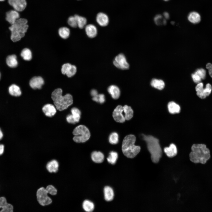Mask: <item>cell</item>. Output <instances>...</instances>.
Wrapping results in <instances>:
<instances>
[{
    "label": "cell",
    "mask_w": 212,
    "mask_h": 212,
    "mask_svg": "<svg viewBox=\"0 0 212 212\" xmlns=\"http://www.w3.org/2000/svg\"><path fill=\"white\" fill-rule=\"evenodd\" d=\"M107 91L112 97L114 99H117L120 96V90L119 88L116 85H110L108 87Z\"/></svg>",
    "instance_id": "ac0fdd59"
},
{
    "label": "cell",
    "mask_w": 212,
    "mask_h": 212,
    "mask_svg": "<svg viewBox=\"0 0 212 212\" xmlns=\"http://www.w3.org/2000/svg\"><path fill=\"white\" fill-rule=\"evenodd\" d=\"M189 156L190 160L195 163H206L211 157L210 151L204 144H193Z\"/></svg>",
    "instance_id": "6da1fadb"
},
{
    "label": "cell",
    "mask_w": 212,
    "mask_h": 212,
    "mask_svg": "<svg viewBox=\"0 0 212 212\" xmlns=\"http://www.w3.org/2000/svg\"><path fill=\"white\" fill-rule=\"evenodd\" d=\"M72 133L74 135L73 140L77 143L85 142L89 140L90 136L89 129L83 125L77 126L74 129Z\"/></svg>",
    "instance_id": "8992f818"
},
{
    "label": "cell",
    "mask_w": 212,
    "mask_h": 212,
    "mask_svg": "<svg viewBox=\"0 0 212 212\" xmlns=\"http://www.w3.org/2000/svg\"><path fill=\"white\" fill-rule=\"evenodd\" d=\"M44 80L41 77H34L30 80L29 85L33 89H40L42 85H44Z\"/></svg>",
    "instance_id": "5bb4252c"
},
{
    "label": "cell",
    "mask_w": 212,
    "mask_h": 212,
    "mask_svg": "<svg viewBox=\"0 0 212 212\" xmlns=\"http://www.w3.org/2000/svg\"><path fill=\"white\" fill-rule=\"evenodd\" d=\"M18 11L15 10H11L6 13V19L11 25L14 24L20 17Z\"/></svg>",
    "instance_id": "4fadbf2b"
},
{
    "label": "cell",
    "mask_w": 212,
    "mask_h": 212,
    "mask_svg": "<svg viewBox=\"0 0 212 212\" xmlns=\"http://www.w3.org/2000/svg\"><path fill=\"white\" fill-rule=\"evenodd\" d=\"M0 78H1V74H0Z\"/></svg>",
    "instance_id": "f5cc1de1"
},
{
    "label": "cell",
    "mask_w": 212,
    "mask_h": 212,
    "mask_svg": "<svg viewBox=\"0 0 212 212\" xmlns=\"http://www.w3.org/2000/svg\"><path fill=\"white\" fill-rule=\"evenodd\" d=\"M8 2L15 10L18 12L23 11L27 5L26 0H8Z\"/></svg>",
    "instance_id": "30bf717a"
},
{
    "label": "cell",
    "mask_w": 212,
    "mask_h": 212,
    "mask_svg": "<svg viewBox=\"0 0 212 212\" xmlns=\"http://www.w3.org/2000/svg\"><path fill=\"white\" fill-rule=\"evenodd\" d=\"M163 16H164L165 19H169V15L168 13L167 12H165L163 13Z\"/></svg>",
    "instance_id": "c3c4849f"
},
{
    "label": "cell",
    "mask_w": 212,
    "mask_h": 212,
    "mask_svg": "<svg viewBox=\"0 0 212 212\" xmlns=\"http://www.w3.org/2000/svg\"><path fill=\"white\" fill-rule=\"evenodd\" d=\"M59 166V163L57 160H52L47 163L46 165V168L49 173H55L58 171Z\"/></svg>",
    "instance_id": "e0dca14e"
},
{
    "label": "cell",
    "mask_w": 212,
    "mask_h": 212,
    "mask_svg": "<svg viewBox=\"0 0 212 212\" xmlns=\"http://www.w3.org/2000/svg\"><path fill=\"white\" fill-rule=\"evenodd\" d=\"M28 21L24 18H19L9 27L11 32V39L13 42L20 40L25 35L28 28Z\"/></svg>",
    "instance_id": "5b68a950"
},
{
    "label": "cell",
    "mask_w": 212,
    "mask_h": 212,
    "mask_svg": "<svg viewBox=\"0 0 212 212\" xmlns=\"http://www.w3.org/2000/svg\"><path fill=\"white\" fill-rule=\"evenodd\" d=\"M82 206L84 210L87 212H92L94 208V203L88 200H85L83 202Z\"/></svg>",
    "instance_id": "83f0119b"
},
{
    "label": "cell",
    "mask_w": 212,
    "mask_h": 212,
    "mask_svg": "<svg viewBox=\"0 0 212 212\" xmlns=\"http://www.w3.org/2000/svg\"><path fill=\"white\" fill-rule=\"evenodd\" d=\"M96 20L97 23L102 26H107L109 22L108 16L106 14L102 12H100L97 14Z\"/></svg>",
    "instance_id": "2e32d148"
},
{
    "label": "cell",
    "mask_w": 212,
    "mask_h": 212,
    "mask_svg": "<svg viewBox=\"0 0 212 212\" xmlns=\"http://www.w3.org/2000/svg\"><path fill=\"white\" fill-rule=\"evenodd\" d=\"M92 100L95 101L102 104L105 101V96L103 94H98L97 96L93 97Z\"/></svg>",
    "instance_id": "f35d334b"
},
{
    "label": "cell",
    "mask_w": 212,
    "mask_h": 212,
    "mask_svg": "<svg viewBox=\"0 0 212 212\" xmlns=\"http://www.w3.org/2000/svg\"><path fill=\"white\" fill-rule=\"evenodd\" d=\"M164 0V1H169V0Z\"/></svg>",
    "instance_id": "816d5d0a"
},
{
    "label": "cell",
    "mask_w": 212,
    "mask_h": 212,
    "mask_svg": "<svg viewBox=\"0 0 212 212\" xmlns=\"http://www.w3.org/2000/svg\"><path fill=\"white\" fill-rule=\"evenodd\" d=\"M205 87L203 84L200 82L197 84L195 87L197 96L201 99H204L208 96L212 91V87L210 83L207 84Z\"/></svg>",
    "instance_id": "ba28073f"
},
{
    "label": "cell",
    "mask_w": 212,
    "mask_h": 212,
    "mask_svg": "<svg viewBox=\"0 0 212 212\" xmlns=\"http://www.w3.org/2000/svg\"><path fill=\"white\" fill-rule=\"evenodd\" d=\"M123 111L125 113V118L127 120H129L132 118L133 115V111L130 106L125 105L123 107Z\"/></svg>",
    "instance_id": "f1b7e54d"
},
{
    "label": "cell",
    "mask_w": 212,
    "mask_h": 212,
    "mask_svg": "<svg viewBox=\"0 0 212 212\" xmlns=\"http://www.w3.org/2000/svg\"><path fill=\"white\" fill-rule=\"evenodd\" d=\"M3 136V134L1 129L0 128V140H1Z\"/></svg>",
    "instance_id": "681fc988"
},
{
    "label": "cell",
    "mask_w": 212,
    "mask_h": 212,
    "mask_svg": "<svg viewBox=\"0 0 212 212\" xmlns=\"http://www.w3.org/2000/svg\"><path fill=\"white\" fill-rule=\"evenodd\" d=\"M62 90L60 88L55 90L52 93L51 98L57 110L59 111L67 109L73 103L72 96L69 94L62 95Z\"/></svg>",
    "instance_id": "7a4b0ae2"
},
{
    "label": "cell",
    "mask_w": 212,
    "mask_h": 212,
    "mask_svg": "<svg viewBox=\"0 0 212 212\" xmlns=\"http://www.w3.org/2000/svg\"><path fill=\"white\" fill-rule=\"evenodd\" d=\"M136 140L135 136L132 134L126 136L123 140L122 151L123 154L128 158H134L140 151V147L135 145Z\"/></svg>",
    "instance_id": "277c9868"
},
{
    "label": "cell",
    "mask_w": 212,
    "mask_h": 212,
    "mask_svg": "<svg viewBox=\"0 0 212 212\" xmlns=\"http://www.w3.org/2000/svg\"><path fill=\"white\" fill-rule=\"evenodd\" d=\"M123 111V107L120 105L117 106L114 109L112 113V117L116 122L120 123L125 122V118L122 114Z\"/></svg>",
    "instance_id": "7c38bea8"
},
{
    "label": "cell",
    "mask_w": 212,
    "mask_h": 212,
    "mask_svg": "<svg viewBox=\"0 0 212 212\" xmlns=\"http://www.w3.org/2000/svg\"><path fill=\"white\" fill-rule=\"evenodd\" d=\"M164 150L167 156L169 158H172L175 156L177 153L176 146L173 143L170 144L169 147H165L164 148Z\"/></svg>",
    "instance_id": "ffe728a7"
},
{
    "label": "cell",
    "mask_w": 212,
    "mask_h": 212,
    "mask_svg": "<svg viewBox=\"0 0 212 212\" xmlns=\"http://www.w3.org/2000/svg\"><path fill=\"white\" fill-rule=\"evenodd\" d=\"M21 55L25 60L29 61L32 58V53L31 50L29 49L26 48L21 51Z\"/></svg>",
    "instance_id": "1f68e13d"
},
{
    "label": "cell",
    "mask_w": 212,
    "mask_h": 212,
    "mask_svg": "<svg viewBox=\"0 0 212 212\" xmlns=\"http://www.w3.org/2000/svg\"><path fill=\"white\" fill-rule=\"evenodd\" d=\"M168 107L169 112L172 114L178 113L180 111L179 105L173 101L168 103Z\"/></svg>",
    "instance_id": "cb8c5ba5"
},
{
    "label": "cell",
    "mask_w": 212,
    "mask_h": 212,
    "mask_svg": "<svg viewBox=\"0 0 212 212\" xmlns=\"http://www.w3.org/2000/svg\"><path fill=\"white\" fill-rule=\"evenodd\" d=\"M154 20L155 24L158 25L166 24L165 19L163 18L161 15H157L154 18Z\"/></svg>",
    "instance_id": "d590c367"
},
{
    "label": "cell",
    "mask_w": 212,
    "mask_h": 212,
    "mask_svg": "<svg viewBox=\"0 0 212 212\" xmlns=\"http://www.w3.org/2000/svg\"><path fill=\"white\" fill-rule=\"evenodd\" d=\"M45 189L48 193L52 196L56 195L57 193V189L52 185H49L47 186Z\"/></svg>",
    "instance_id": "ab89813d"
},
{
    "label": "cell",
    "mask_w": 212,
    "mask_h": 212,
    "mask_svg": "<svg viewBox=\"0 0 212 212\" xmlns=\"http://www.w3.org/2000/svg\"><path fill=\"white\" fill-rule=\"evenodd\" d=\"M91 158L94 162L100 163L103 161L104 156L103 153L100 151H94L91 153Z\"/></svg>",
    "instance_id": "44dd1931"
},
{
    "label": "cell",
    "mask_w": 212,
    "mask_h": 212,
    "mask_svg": "<svg viewBox=\"0 0 212 212\" xmlns=\"http://www.w3.org/2000/svg\"><path fill=\"white\" fill-rule=\"evenodd\" d=\"M68 24L71 27L75 28L77 26L76 18L75 16H71L69 17L67 20Z\"/></svg>",
    "instance_id": "8d00e7d4"
},
{
    "label": "cell",
    "mask_w": 212,
    "mask_h": 212,
    "mask_svg": "<svg viewBox=\"0 0 212 212\" xmlns=\"http://www.w3.org/2000/svg\"><path fill=\"white\" fill-rule=\"evenodd\" d=\"M104 193L105 200L109 201H112L114 198V191L111 187L106 186L104 189Z\"/></svg>",
    "instance_id": "7402d4cb"
},
{
    "label": "cell",
    "mask_w": 212,
    "mask_h": 212,
    "mask_svg": "<svg viewBox=\"0 0 212 212\" xmlns=\"http://www.w3.org/2000/svg\"><path fill=\"white\" fill-rule=\"evenodd\" d=\"M90 94L93 97L97 96L98 94L97 91L95 89L92 90L91 91Z\"/></svg>",
    "instance_id": "bcb514c9"
},
{
    "label": "cell",
    "mask_w": 212,
    "mask_h": 212,
    "mask_svg": "<svg viewBox=\"0 0 212 212\" xmlns=\"http://www.w3.org/2000/svg\"><path fill=\"white\" fill-rule=\"evenodd\" d=\"M206 68L208 70L209 75L212 78V64L211 63H207L206 64Z\"/></svg>",
    "instance_id": "f6af8a7d"
},
{
    "label": "cell",
    "mask_w": 212,
    "mask_h": 212,
    "mask_svg": "<svg viewBox=\"0 0 212 212\" xmlns=\"http://www.w3.org/2000/svg\"><path fill=\"white\" fill-rule=\"evenodd\" d=\"M117 153L115 151H112L109 153V155L107 158V161L112 164H115L118 158Z\"/></svg>",
    "instance_id": "836d02e7"
},
{
    "label": "cell",
    "mask_w": 212,
    "mask_h": 212,
    "mask_svg": "<svg viewBox=\"0 0 212 212\" xmlns=\"http://www.w3.org/2000/svg\"><path fill=\"white\" fill-rule=\"evenodd\" d=\"M9 92L11 95L15 97L19 96L21 94L20 87L15 84L12 85L9 87Z\"/></svg>",
    "instance_id": "484cf974"
},
{
    "label": "cell",
    "mask_w": 212,
    "mask_h": 212,
    "mask_svg": "<svg viewBox=\"0 0 212 212\" xmlns=\"http://www.w3.org/2000/svg\"><path fill=\"white\" fill-rule=\"evenodd\" d=\"M5 0H0V1H4Z\"/></svg>",
    "instance_id": "f907efd6"
},
{
    "label": "cell",
    "mask_w": 212,
    "mask_h": 212,
    "mask_svg": "<svg viewBox=\"0 0 212 212\" xmlns=\"http://www.w3.org/2000/svg\"><path fill=\"white\" fill-rule=\"evenodd\" d=\"M143 140L146 142L148 149L151 154L152 162L158 163L162 156V150L159 140L152 136L143 135Z\"/></svg>",
    "instance_id": "3957f363"
},
{
    "label": "cell",
    "mask_w": 212,
    "mask_h": 212,
    "mask_svg": "<svg viewBox=\"0 0 212 212\" xmlns=\"http://www.w3.org/2000/svg\"><path fill=\"white\" fill-rule=\"evenodd\" d=\"M4 146L3 145H0V155H1L4 152Z\"/></svg>",
    "instance_id": "7dc6e473"
},
{
    "label": "cell",
    "mask_w": 212,
    "mask_h": 212,
    "mask_svg": "<svg viewBox=\"0 0 212 212\" xmlns=\"http://www.w3.org/2000/svg\"><path fill=\"white\" fill-rule=\"evenodd\" d=\"M194 73L199 76L202 80H204L206 77V72L203 68H201L197 69Z\"/></svg>",
    "instance_id": "74e56055"
},
{
    "label": "cell",
    "mask_w": 212,
    "mask_h": 212,
    "mask_svg": "<svg viewBox=\"0 0 212 212\" xmlns=\"http://www.w3.org/2000/svg\"><path fill=\"white\" fill-rule=\"evenodd\" d=\"M42 110L46 116L50 117L54 116L57 112L55 106L50 104H47L45 105L42 107Z\"/></svg>",
    "instance_id": "9a60e30c"
},
{
    "label": "cell",
    "mask_w": 212,
    "mask_h": 212,
    "mask_svg": "<svg viewBox=\"0 0 212 212\" xmlns=\"http://www.w3.org/2000/svg\"><path fill=\"white\" fill-rule=\"evenodd\" d=\"M188 20L193 24L198 23L201 21V16L197 12L195 11L191 12L188 16Z\"/></svg>",
    "instance_id": "4316f807"
},
{
    "label": "cell",
    "mask_w": 212,
    "mask_h": 212,
    "mask_svg": "<svg viewBox=\"0 0 212 212\" xmlns=\"http://www.w3.org/2000/svg\"><path fill=\"white\" fill-rule=\"evenodd\" d=\"M48 192L44 187H40L37 191V199L39 203L41 206H44L52 203V200L48 196Z\"/></svg>",
    "instance_id": "52a82bcc"
},
{
    "label": "cell",
    "mask_w": 212,
    "mask_h": 212,
    "mask_svg": "<svg viewBox=\"0 0 212 212\" xmlns=\"http://www.w3.org/2000/svg\"><path fill=\"white\" fill-rule=\"evenodd\" d=\"M113 64L116 67L122 70L127 69L129 67L126 58L122 53L120 54L115 57Z\"/></svg>",
    "instance_id": "9c48e42d"
},
{
    "label": "cell",
    "mask_w": 212,
    "mask_h": 212,
    "mask_svg": "<svg viewBox=\"0 0 212 212\" xmlns=\"http://www.w3.org/2000/svg\"><path fill=\"white\" fill-rule=\"evenodd\" d=\"M66 120L69 123L74 124L76 123L71 114H69L67 116Z\"/></svg>",
    "instance_id": "ee69618b"
},
{
    "label": "cell",
    "mask_w": 212,
    "mask_h": 212,
    "mask_svg": "<svg viewBox=\"0 0 212 212\" xmlns=\"http://www.w3.org/2000/svg\"><path fill=\"white\" fill-rule=\"evenodd\" d=\"M109 141L110 143L112 144H117L118 142V135L116 132H113L109 136Z\"/></svg>",
    "instance_id": "e575fe53"
},
{
    "label": "cell",
    "mask_w": 212,
    "mask_h": 212,
    "mask_svg": "<svg viewBox=\"0 0 212 212\" xmlns=\"http://www.w3.org/2000/svg\"><path fill=\"white\" fill-rule=\"evenodd\" d=\"M74 16L77 20V26L80 29H83L87 24L86 19L85 17L77 14L75 15Z\"/></svg>",
    "instance_id": "4dcf8cb0"
},
{
    "label": "cell",
    "mask_w": 212,
    "mask_h": 212,
    "mask_svg": "<svg viewBox=\"0 0 212 212\" xmlns=\"http://www.w3.org/2000/svg\"><path fill=\"white\" fill-rule=\"evenodd\" d=\"M6 63L8 66L10 67H16L18 64L16 56L13 54L8 56L6 59Z\"/></svg>",
    "instance_id": "603a6c76"
},
{
    "label": "cell",
    "mask_w": 212,
    "mask_h": 212,
    "mask_svg": "<svg viewBox=\"0 0 212 212\" xmlns=\"http://www.w3.org/2000/svg\"><path fill=\"white\" fill-rule=\"evenodd\" d=\"M13 207L12 205L7 203L6 205L0 211L1 212H12Z\"/></svg>",
    "instance_id": "60d3db41"
},
{
    "label": "cell",
    "mask_w": 212,
    "mask_h": 212,
    "mask_svg": "<svg viewBox=\"0 0 212 212\" xmlns=\"http://www.w3.org/2000/svg\"><path fill=\"white\" fill-rule=\"evenodd\" d=\"M85 31L87 36L90 38H93L97 35V31L96 27L92 24H89L86 26Z\"/></svg>",
    "instance_id": "d6986e66"
},
{
    "label": "cell",
    "mask_w": 212,
    "mask_h": 212,
    "mask_svg": "<svg viewBox=\"0 0 212 212\" xmlns=\"http://www.w3.org/2000/svg\"><path fill=\"white\" fill-rule=\"evenodd\" d=\"M6 198L4 197L0 198V208H3L7 204Z\"/></svg>",
    "instance_id": "7bdbcfd3"
},
{
    "label": "cell",
    "mask_w": 212,
    "mask_h": 212,
    "mask_svg": "<svg viewBox=\"0 0 212 212\" xmlns=\"http://www.w3.org/2000/svg\"><path fill=\"white\" fill-rule=\"evenodd\" d=\"M70 30L67 27H63L60 28L58 30L59 36L63 39H66L69 36Z\"/></svg>",
    "instance_id": "f546056e"
},
{
    "label": "cell",
    "mask_w": 212,
    "mask_h": 212,
    "mask_svg": "<svg viewBox=\"0 0 212 212\" xmlns=\"http://www.w3.org/2000/svg\"><path fill=\"white\" fill-rule=\"evenodd\" d=\"M71 112L75 122H78L80 118L81 112L80 110L76 107H74L71 109Z\"/></svg>",
    "instance_id": "d6a6232c"
},
{
    "label": "cell",
    "mask_w": 212,
    "mask_h": 212,
    "mask_svg": "<svg viewBox=\"0 0 212 212\" xmlns=\"http://www.w3.org/2000/svg\"><path fill=\"white\" fill-rule=\"evenodd\" d=\"M150 84L152 87L160 90H163L165 86V83L163 80L156 79H152Z\"/></svg>",
    "instance_id": "d4e9b609"
},
{
    "label": "cell",
    "mask_w": 212,
    "mask_h": 212,
    "mask_svg": "<svg viewBox=\"0 0 212 212\" xmlns=\"http://www.w3.org/2000/svg\"><path fill=\"white\" fill-rule=\"evenodd\" d=\"M61 72L62 74H66L68 77H71L76 74L77 68L75 65L69 63L64 64L62 66Z\"/></svg>",
    "instance_id": "8fae6325"
},
{
    "label": "cell",
    "mask_w": 212,
    "mask_h": 212,
    "mask_svg": "<svg viewBox=\"0 0 212 212\" xmlns=\"http://www.w3.org/2000/svg\"><path fill=\"white\" fill-rule=\"evenodd\" d=\"M191 77L193 81L196 83L198 84L202 80L199 76L194 73L192 74Z\"/></svg>",
    "instance_id": "b9f144b4"
}]
</instances>
